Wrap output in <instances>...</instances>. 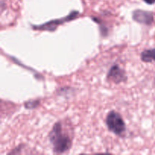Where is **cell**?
I'll list each match as a JSON object with an SVG mask.
<instances>
[{
  "mask_svg": "<svg viewBox=\"0 0 155 155\" xmlns=\"http://www.w3.org/2000/svg\"><path fill=\"white\" fill-rule=\"evenodd\" d=\"M39 104V100H33V101H29L24 104L25 107L27 109H33L37 107Z\"/></svg>",
  "mask_w": 155,
  "mask_h": 155,
  "instance_id": "cell-7",
  "label": "cell"
},
{
  "mask_svg": "<svg viewBox=\"0 0 155 155\" xmlns=\"http://www.w3.org/2000/svg\"><path fill=\"white\" fill-rule=\"evenodd\" d=\"M154 85H155V79H154Z\"/></svg>",
  "mask_w": 155,
  "mask_h": 155,
  "instance_id": "cell-9",
  "label": "cell"
},
{
  "mask_svg": "<svg viewBox=\"0 0 155 155\" xmlns=\"http://www.w3.org/2000/svg\"><path fill=\"white\" fill-rule=\"evenodd\" d=\"M48 139L55 154H63L71 149L72 140L63 129V125L60 121L54 124L51 132L48 134Z\"/></svg>",
  "mask_w": 155,
  "mask_h": 155,
  "instance_id": "cell-1",
  "label": "cell"
},
{
  "mask_svg": "<svg viewBox=\"0 0 155 155\" xmlns=\"http://www.w3.org/2000/svg\"><path fill=\"white\" fill-rule=\"evenodd\" d=\"M144 1H145V2L148 5H152L155 3V0H144Z\"/></svg>",
  "mask_w": 155,
  "mask_h": 155,
  "instance_id": "cell-8",
  "label": "cell"
},
{
  "mask_svg": "<svg viewBox=\"0 0 155 155\" xmlns=\"http://www.w3.org/2000/svg\"><path fill=\"white\" fill-rule=\"evenodd\" d=\"M105 122L107 129L117 136H122L126 133L125 122L120 114L115 110H111L107 114Z\"/></svg>",
  "mask_w": 155,
  "mask_h": 155,
  "instance_id": "cell-2",
  "label": "cell"
},
{
  "mask_svg": "<svg viewBox=\"0 0 155 155\" xmlns=\"http://www.w3.org/2000/svg\"><path fill=\"white\" fill-rule=\"evenodd\" d=\"M133 18L138 23L145 24V25H151L154 21V15L151 12L138 9L133 12Z\"/></svg>",
  "mask_w": 155,
  "mask_h": 155,
  "instance_id": "cell-5",
  "label": "cell"
},
{
  "mask_svg": "<svg viewBox=\"0 0 155 155\" xmlns=\"http://www.w3.org/2000/svg\"><path fill=\"white\" fill-rule=\"evenodd\" d=\"M141 59L145 63L155 62V48H150L142 51L141 54Z\"/></svg>",
  "mask_w": 155,
  "mask_h": 155,
  "instance_id": "cell-6",
  "label": "cell"
},
{
  "mask_svg": "<svg viewBox=\"0 0 155 155\" xmlns=\"http://www.w3.org/2000/svg\"><path fill=\"white\" fill-rule=\"evenodd\" d=\"M107 79L109 81L118 83L125 82L127 80L126 72L118 64H114L110 68L107 74Z\"/></svg>",
  "mask_w": 155,
  "mask_h": 155,
  "instance_id": "cell-4",
  "label": "cell"
},
{
  "mask_svg": "<svg viewBox=\"0 0 155 155\" xmlns=\"http://www.w3.org/2000/svg\"><path fill=\"white\" fill-rule=\"evenodd\" d=\"M79 15V12L77 11H73L68 15V16L64 17V18H59V19L52 20L48 22L45 23V24H41V25H33V30H47V31H54L57 29L58 26L61 25L64 23L67 22V21H71L72 20L75 19Z\"/></svg>",
  "mask_w": 155,
  "mask_h": 155,
  "instance_id": "cell-3",
  "label": "cell"
}]
</instances>
